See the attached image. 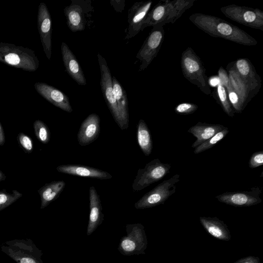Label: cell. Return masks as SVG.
Returning <instances> with one entry per match:
<instances>
[{
	"label": "cell",
	"instance_id": "25",
	"mask_svg": "<svg viewBox=\"0 0 263 263\" xmlns=\"http://www.w3.org/2000/svg\"><path fill=\"white\" fill-rule=\"evenodd\" d=\"M65 185V181L60 180L47 183L41 187L37 191L41 200V209H44L58 198Z\"/></svg>",
	"mask_w": 263,
	"mask_h": 263
},
{
	"label": "cell",
	"instance_id": "29",
	"mask_svg": "<svg viewBox=\"0 0 263 263\" xmlns=\"http://www.w3.org/2000/svg\"><path fill=\"white\" fill-rule=\"evenodd\" d=\"M33 128L36 138L42 143L47 144L50 139V132L47 125L40 120L33 123Z\"/></svg>",
	"mask_w": 263,
	"mask_h": 263
},
{
	"label": "cell",
	"instance_id": "9",
	"mask_svg": "<svg viewBox=\"0 0 263 263\" xmlns=\"http://www.w3.org/2000/svg\"><path fill=\"white\" fill-rule=\"evenodd\" d=\"M220 9L226 16L237 23L263 30V12L259 9L231 4Z\"/></svg>",
	"mask_w": 263,
	"mask_h": 263
},
{
	"label": "cell",
	"instance_id": "13",
	"mask_svg": "<svg viewBox=\"0 0 263 263\" xmlns=\"http://www.w3.org/2000/svg\"><path fill=\"white\" fill-rule=\"evenodd\" d=\"M37 28L44 51L48 60L51 57L52 21L49 11L44 3L39 6Z\"/></svg>",
	"mask_w": 263,
	"mask_h": 263
},
{
	"label": "cell",
	"instance_id": "4",
	"mask_svg": "<svg viewBox=\"0 0 263 263\" xmlns=\"http://www.w3.org/2000/svg\"><path fill=\"white\" fill-rule=\"evenodd\" d=\"M180 64L184 77L204 93L211 95L205 69L200 59L191 47H187L182 53Z\"/></svg>",
	"mask_w": 263,
	"mask_h": 263
},
{
	"label": "cell",
	"instance_id": "35",
	"mask_svg": "<svg viewBox=\"0 0 263 263\" xmlns=\"http://www.w3.org/2000/svg\"><path fill=\"white\" fill-rule=\"evenodd\" d=\"M218 77L220 80V84L225 88L229 83V79L227 71L222 67H220L218 71Z\"/></svg>",
	"mask_w": 263,
	"mask_h": 263
},
{
	"label": "cell",
	"instance_id": "20",
	"mask_svg": "<svg viewBox=\"0 0 263 263\" xmlns=\"http://www.w3.org/2000/svg\"><path fill=\"white\" fill-rule=\"evenodd\" d=\"M58 172L66 174L77 176L98 178L100 179H109L112 176L108 172L89 166L66 164L58 166Z\"/></svg>",
	"mask_w": 263,
	"mask_h": 263
},
{
	"label": "cell",
	"instance_id": "28",
	"mask_svg": "<svg viewBox=\"0 0 263 263\" xmlns=\"http://www.w3.org/2000/svg\"><path fill=\"white\" fill-rule=\"evenodd\" d=\"M229 132V130L228 128L225 127L224 128L217 133L211 138L197 146L194 151V153L195 154H198L213 147L215 145L223 139Z\"/></svg>",
	"mask_w": 263,
	"mask_h": 263
},
{
	"label": "cell",
	"instance_id": "2",
	"mask_svg": "<svg viewBox=\"0 0 263 263\" xmlns=\"http://www.w3.org/2000/svg\"><path fill=\"white\" fill-rule=\"evenodd\" d=\"M195 0H162L156 4L146 15L141 31L149 26H163L174 23L187 10L193 6Z\"/></svg>",
	"mask_w": 263,
	"mask_h": 263
},
{
	"label": "cell",
	"instance_id": "1",
	"mask_svg": "<svg viewBox=\"0 0 263 263\" xmlns=\"http://www.w3.org/2000/svg\"><path fill=\"white\" fill-rule=\"evenodd\" d=\"M190 21L199 29L209 35L220 37L236 43L254 46L257 41L237 26L215 16L195 13L189 17Z\"/></svg>",
	"mask_w": 263,
	"mask_h": 263
},
{
	"label": "cell",
	"instance_id": "24",
	"mask_svg": "<svg viewBox=\"0 0 263 263\" xmlns=\"http://www.w3.org/2000/svg\"><path fill=\"white\" fill-rule=\"evenodd\" d=\"M224 127L221 124H208L198 122V123L191 127L187 130L188 133L192 134L196 138V140L192 144V147L196 148Z\"/></svg>",
	"mask_w": 263,
	"mask_h": 263
},
{
	"label": "cell",
	"instance_id": "15",
	"mask_svg": "<svg viewBox=\"0 0 263 263\" xmlns=\"http://www.w3.org/2000/svg\"><path fill=\"white\" fill-rule=\"evenodd\" d=\"M230 84L237 95L241 107L244 109L248 103L256 94L248 83L239 74L235 69L233 62L230 63L227 67Z\"/></svg>",
	"mask_w": 263,
	"mask_h": 263
},
{
	"label": "cell",
	"instance_id": "19",
	"mask_svg": "<svg viewBox=\"0 0 263 263\" xmlns=\"http://www.w3.org/2000/svg\"><path fill=\"white\" fill-rule=\"evenodd\" d=\"M89 198L90 213L87 229V236L92 234L104 220L101 201L93 186L89 188Z\"/></svg>",
	"mask_w": 263,
	"mask_h": 263
},
{
	"label": "cell",
	"instance_id": "31",
	"mask_svg": "<svg viewBox=\"0 0 263 263\" xmlns=\"http://www.w3.org/2000/svg\"><path fill=\"white\" fill-rule=\"evenodd\" d=\"M22 196L17 190L9 193L6 190L0 191V211L8 207Z\"/></svg>",
	"mask_w": 263,
	"mask_h": 263
},
{
	"label": "cell",
	"instance_id": "23",
	"mask_svg": "<svg viewBox=\"0 0 263 263\" xmlns=\"http://www.w3.org/2000/svg\"><path fill=\"white\" fill-rule=\"evenodd\" d=\"M200 222L207 232L216 239L229 241L230 232L223 221L217 217H200Z\"/></svg>",
	"mask_w": 263,
	"mask_h": 263
},
{
	"label": "cell",
	"instance_id": "27",
	"mask_svg": "<svg viewBox=\"0 0 263 263\" xmlns=\"http://www.w3.org/2000/svg\"><path fill=\"white\" fill-rule=\"evenodd\" d=\"M137 139L138 144L144 155L149 156L152 152L153 141L150 131L143 119H140L137 124Z\"/></svg>",
	"mask_w": 263,
	"mask_h": 263
},
{
	"label": "cell",
	"instance_id": "32",
	"mask_svg": "<svg viewBox=\"0 0 263 263\" xmlns=\"http://www.w3.org/2000/svg\"><path fill=\"white\" fill-rule=\"evenodd\" d=\"M17 140L18 144L25 153L29 154L32 152L33 142L29 136L24 133H20L17 136Z\"/></svg>",
	"mask_w": 263,
	"mask_h": 263
},
{
	"label": "cell",
	"instance_id": "22",
	"mask_svg": "<svg viewBox=\"0 0 263 263\" xmlns=\"http://www.w3.org/2000/svg\"><path fill=\"white\" fill-rule=\"evenodd\" d=\"M67 26L72 32L85 29V20L82 6L78 1H71V3L64 9Z\"/></svg>",
	"mask_w": 263,
	"mask_h": 263
},
{
	"label": "cell",
	"instance_id": "10",
	"mask_svg": "<svg viewBox=\"0 0 263 263\" xmlns=\"http://www.w3.org/2000/svg\"><path fill=\"white\" fill-rule=\"evenodd\" d=\"M171 167L170 164L162 163L158 158L153 159L138 170L132 184L133 191L139 192L161 180L170 173Z\"/></svg>",
	"mask_w": 263,
	"mask_h": 263
},
{
	"label": "cell",
	"instance_id": "16",
	"mask_svg": "<svg viewBox=\"0 0 263 263\" xmlns=\"http://www.w3.org/2000/svg\"><path fill=\"white\" fill-rule=\"evenodd\" d=\"M34 88L41 96L53 105L69 113L72 112L68 97L60 90L44 82L35 83Z\"/></svg>",
	"mask_w": 263,
	"mask_h": 263
},
{
	"label": "cell",
	"instance_id": "3",
	"mask_svg": "<svg viewBox=\"0 0 263 263\" xmlns=\"http://www.w3.org/2000/svg\"><path fill=\"white\" fill-rule=\"evenodd\" d=\"M0 62L28 71H35L39 66V61L32 50L3 42H0Z\"/></svg>",
	"mask_w": 263,
	"mask_h": 263
},
{
	"label": "cell",
	"instance_id": "38",
	"mask_svg": "<svg viewBox=\"0 0 263 263\" xmlns=\"http://www.w3.org/2000/svg\"><path fill=\"white\" fill-rule=\"evenodd\" d=\"M208 82L209 86L211 87H217L220 84L218 77L215 76L209 78Z\"/></svg>",
	"mask_w": 263,
	"mask_h": 263
},
{
	"label": "cell",
	"instance_id": "11",
	"mask_svg": "<svg viewBox=\"0 0 263 263\" xmlns=\"http://www.w3.org/2000/svg\"><path fill=\"white\" fill-rule=\"evenodd\" d=\"M164 34L163 26L153 27L136 55L141 63L139 71L146 69L157 56L163 43Z\"/></svg>",
	"mask_w": 263,
	"mask_h": 263
},
{
	"label": "cell",
	"instance_id": "39",
	"mask_svg": "<svg viewBox=\"0 0 263 263\" xmlns=\"http://www.w3.org/2000/svg\"><path fill=\"white\" fill-rule=\"evenodd\" d=\"M6 141L5 133L3 127L0 122V146H3Z\"/></svg>",
	"mask_w": 263,
	"mask_h": 263
},
{
	"label": "cell",
	"instance_id": "18",
	"mask_svg": "<svg viewBox=\"0 0 263 263\" xmlns=\"http://www.w3.org/2000/svg\"><path fill=\"white\" fill-rule=\"evenodd\" d=\"M62 59L68 74L80 85H85L86 80L81 65L68 45L62 42L61 46Z\"/></svg>",
	"mask_w": 263,
	"mask_h": 263
},
{
	"label": "cell",
	"instance_id": "30",
	"mask_svg": "<svg viewBox=\"0 0 263 263\" xmlns=\"http://www.w3.org/2000/svg\"><path fill=\"white\" fill-rule=\"evenodd\" d=\"M217 95L224 111L229 117H233L235 112L229 100L225 87L220 84L217 87Z\"/></svg>",
	"mask_w": 263,
	"mask_h": 263
},
{
	"label": "cell",
	"instance_id": "5",
	"mask_svg": "<svg viewBox=\"0 0 263 263\" xmlns=\"http://www.w3.org/2000/svg\"><path fill=\"white\" fill-rule=\"evenodd\" d=\"M1 249L17 263H43L42 251L29 239L6 241Z\"/></svg>",
	"mask_w": 263,
	"mask_h": 263
},
{
	"label": "cell",
	"instance_id": "7",
	"mask_svg": "<svg viewBox=\"0 0 263 263\" xmlns=\"http://www.w3.org/2000/svg\"><path fill=\"white\" fill-rule=\"evenodd\" d=\"M179 175L175 174L164 180L153 189L145 194L134 206L136 209H144L163 204L176 192V184L179 181Z\"/></svg>",
	"mask_w": 263,
	"mask_h": 263
},
{
	"label": "cell",
	"instance_id": "37",
	"mask_svg": "<svg viewBox=\"0 0 263 263\" xmlns=\"http://www.w3.org/2000/svg\"><path fill=\"white\" fill-rule=\"evenodd\" d=\"M234 263H260L258 257L249 256L238 260Z\"/></svg>",
	"mask_w": 263,
	"mask_h": 263
},
{
	"label": "cell",
	"instance_id": "14",
	"mask_svg": "<svg viewBox=\"0 0 263 263\" xmlns=\"http://www.w3.org/2000/svg\"><path fill=\"white\" fill-rule=\"evenodd\" d=\"M152 1L135 3L128 9V28L125 39L129 40L141 31L143 22L149 11Z\"/></svg>",
	"mask_w": 263,
	"mask_h": 263
},
{
	"label": "cell",
	"instance_id": "6",
	"mask_svg": "<svg viewBox=\"0 0 263 263\" xmlns=\"http://www.w3.org/2000/svg\"><path fill=\"white\" fill-rule=\"evenodd\" d=\"M126 235L120 238L118 250L124 256L145 254L147 238L143 225L137 223L125 226Z\"/></svg>",
	"mask_w": 263,
	"mask_h": 263
},
{
	"label": "cell",
	"instance_id": "8",
	"mask_svg": "<svg viewBox=\"0 0 263 263\" xmlns=\"http://www.w3.org/2000/svg\"><path fill=\"white\" fill-rule=\"evenodd\" d=\"M101 73V90L107 106L117 125L122 130L126 129L119 110L113 89L112 77L106 60L102 55H97Z\"/></svg>",
	"mask_w": 263,
	"mask_h": 263
},
{
	"label": "cell",
	"instance_id": "21",
	"mask_svg": "<svg viewBox=\"0 0 263 263\" xmlns=\"http://www.w3.org/2000/svg\"><path fill=\"white\" fill-rule=\"evenodd\" d=\"M233 64L239 74L257 93L261 86V79L252 63L247 58H240Z\"/></svg>",
	"mask_w": 263,
	"mask_h": 263
},
{
	"label": "cell",
	"instance_id": "34",
	"mask_svg": "<svg viewBox=\"0 0 263 263\" xmlns=\"http://www.w3.org/2000/svg\"><path fill=\"white\" fill-rule=\"evenodd\" d=\"M263 165V151L254 153L249 161V166L254 168Z\"/></svg>",
	"mask_w": 263,
	"mask_h": 263
},
{
	"label": "cell",
	"instance_id": "17",
	"mask_svg": "<svg viewBox=\"0 0 263 263\" xmlns=\"http://www.w3.org/2000/svg\"><path fill=\"white\" fill-rule=\"evenodd\" d=\"M100 132V119L95 113L90 114L82 122L79 128L77 138L81 146H86L99 137Z\"/></svg>",
	"mask_w": 263,
	"mask_h": 263
},
{
	"label": "cell",
	"instance_id": "12",
	"mask_svg": "<svg viewBox=\"0 0 263 263\" xmlns=\"http://www.w3.org/2000/svg\"><path fill=\"white\" fill-rule=\"evenodd\" d=\"M261 189L258 186L253 187L250 191L226 192L217 195L215 198L220 202L235 206H250L261 202L260 195Z\"/></svg>",
	"mask_w": 263,
	"mask_h": 263
},
{
	"label": "cell",
	"instance_id": "40",
	"mask_svg": "<svg viewBox=\"0 0 263 263\" xmlns=\"http://www.w3.org/2000/svg\"><path fill=\"white\" fill-rule=\"evenodd\" d=\"M6 178V175L0 170V181L5 180Z\"/></svg>",
	"mask_w": 263,
	"mask_h": 263
},
{
	"label": "cell",
	"instance_id": "33",
	"mask_svg": "<svg viewBox=\"0 0 263 263\" xmlns=\"http://www.w3.org/2000/svg\"><path fill=\"white\" fill-rule=\"evenodd\" d=\"M198 106L195 104L184 102L177 105L174 109L176 113L180 115H189L194 112Z\"/></svg>",
	"mask_w": 263,
	"mask_h": 263
},
{
	"label": "cell",
	"instance_id": "26",
	"mask_svg": "<svg viewBox=\"0 0 263 263\" xmlns=\"http://www.w3.org/2000/svg\"><path fill=\"white\" fill-rule=\"evenodd\" d=\"M112 83L118 107L126 129L129 126V112L128 100L126 91L118 80L113 76Z\"/></svg>",
	"mask_w": 263,
	"mask_h": 263
},
{
	"label": "cell",
	"instance_id": "36",
	"mask_svg": "<svg viewBox=\"0 0 263 263\" xmlns=\"http://www.w3.org/2000/svg\"><path fill=\"white\" fill-rule=\"evenodd\" d=\"M110 4L112 6H113L114 9L119 12H121L122 10L124 9L125 7V1H120V0H111L110 1Z\"/></svg>",
	"mask_w": 263,
	"mask_h": 263
}]
</instances>
